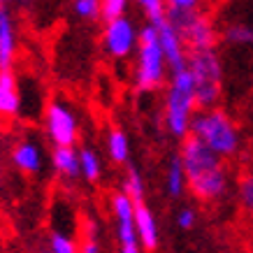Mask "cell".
Listing matches in <instances>:
<instances>
[{
  "mask_svg": "<svg viewBox=\"0 0 253 253\" xmlns=\"http://www.w3.org/2000/svg\"><path fill=\"white\" fill-rule=\"evenodd\" d=\"M179 158L184 163L186 188L200 205H221L223 200L230 198V165L209 151L200 139L188 135L179 146Z\"/></svg>",
  "mask_w": 253,
  "mask_h": 253,
  "instance_id": "obj_1",
  "label": "cell"
},
{
  "mask_svg": "<svg viewBox=\"0 0 253 253\" xmlns=\"http://www.w3.org/2000/svg\"><path fill=\"white\" fill-rule=\"evenodd\" d=\"M191 135L225 163L237 161L246 144L239 121L223 105L211 109H198L191 123Z\"/></svg>",
  "mask_w": 253,
  "mask_h": 253,
  "instance_id": "obj_2",
  "label": "cell"
},
{
  "mask_svg": "<svg viewBox=\"0 0 253 253\" xmlns=\"http://www.w3.org/2000/svg\"><path fill=\"white\" fill-rule=\"evenodd\" d=\"M195 112H198V102H195V88H193L188 68L169 72L161 107L165 132L176 142H184L191 135V123Z\"/></svg>",
  "mask_w": 253,
  "mask_h": 253,
  "instance_id": "obj_3",
  "label": "cell"
},
{
  "mask_svg": "<svg viewBox=\"0 0 253 253\" xmlns=\"http://www.w3.org/2000/svg\"><path fill=\"white\" fill-rule=\"evenodd\" d=\"M169 68L163 56L158 31L151 23H144L139 28V42L135 51V65H132V86L137 93H156L168 86Z\"/></svg>",
  "mask_w": 253,
  "mask_h": 253,
  "instance_id": "obj_4",
  "label": "cell"
},
{
  "mask_svg": "<svg viewBox=\"0 0 253 253\" xmlns=\"http://www.w3.org/2000/svg\"><path fill=\"white\" fill-rule=\"evenodd\" d=\"M188 72L195 88V102L198 109L221 107L225 95V65L218 49L207 51H193L188 54Z\"/></svg>",
  "mask_w": 253,
  "mask_h": 253,
  "instance_id": "obj_5",
  "label": "cell"
},
{
  "mask_svg": "<svg viewBox=\"0 0 253 253\" xmlns=\"http://www.w3.org/2000/svg\"><path fill=\"white\" fill-rule=\"evenodd\" d=\"M168 19L172 21L176 33L181 35L188 54L216 49L218 42H221L218 26H216L214 19H211L207 12H202V9H195V12H168Z\"/></svg>",
  "mask_w": 253,
  "mask_h": 253,
  "instance_id": "obj_6",
  "label": "cell"
},
{
  "mask_svg": "<svg viewBox=\"0 0 253 253\" xmlns=\"http://www.w3.org/2000/svg\"><path fill=\"white\" fill-rule=\"evenodd\" d=\"M42 126H44L46 139L54 146H77L82 121L75 105L63 98H51L42 112Z\"/></svg>",
  "mask_w": 253,
  "mask_h": 253,
  "instance_id": "obj_7",
  "label": "cell"
},
{
  "mask_svg": "<svg viewBox=\"0 0 253 253\" xmlns=\"http://www.w3.org/2000/svg\"><path fill=\"white\" fill-rule=\"evenodd\" d=\"M137 42H139V28L128 14L121 16V19H114V21L102 23L100 49H102V54L107 56L109 61L123 63L135 58Z\"/></svg>",
  "mask_w": 253,
  "mask_h": 253,
  "instance_id": "obj_8",
  "label": "cell"
},
{
  "mask_svg": "<svg viewBox=\"0 0 253 253\" xmlns=\"http://www.w3.org/2000/svg\"><path fill=\"white\" fill-rule=\"evenodd\" d=\"M109 211L114 216V232L119 246L139 244L135 232V200L119 188L109 195Z\"/></svg>",
  "mask_w": 253,
  "mask_h": 253,
  "instance_id": "obj_9",
  "label": "cell"
},
{
  "mask_svg": "<svg viewBox=\"0 0 253 253\" xmlns=\"http://www.w3.org/2000/svg\"><path fill=\"white\" fill-rule=\"evenodd\" d=\"M9 163L12 168L23 176H38L44 169V151L35 137L16 139L9 149Z\"/></svg>",
  "mask_w": 253,
  "mask_h": 253,
  "instance_id": "obj_10",
  "label": "cell"
},
{
  "mask_svg": "<svg viewBox=\"0 0 253 253\" xmlns=\"http://www.w3.org/2000/svg\"><path fill=\"white\" fill-rule=\"evenodd\" d=\"M156 31H158V42H161L163 56H165V63H168L169 72L184 70L188 65V49H186L181 35L172 26V21L165 19V21L156 23Z\"/></svg>",
  "mask_w": 253,
  "mask_h": 253,
  "instance_id": "obj_11",
  "label": "cell"
},
{
  "mask_svg": "<svg viewBox=\"0 0 253 253\" xmlns=\"http://www.w3.org/2000/svg\"><path fill=\"white\" fill-rule=\"evenodd\" d=\"M135 232L144 253H156L161 249V228L154 209L144 202H135Z\"/></svg>",
  "mask_w": 253,
  "mask_h": 253,
  "instance_id": "obj_12",
  "label": "cell"
},
{
  "mask_svg": "<svg viewBox=\"0 0 253 253\" xmlns=\"http://www.w3.org/2000/svg\"><path fill=\"white\" fill-rule=\"evenodd\" d=\"M21 105L23 98L16 72L12 68L0 70V119H16Z\"/></svg>",
  "mask_w": 253,
  "mask_h": 253,
  "instance_id": "obj_13",
  "label": "cell"
},
{
  "mask_svg": "<svg viewBox=\"0 0 253 253\" xmlns=\"http://www.w3.org/2000/svg\"><path fill=\"white\" fill-rule=\"evenodd\" d=\"M19 54V31L9 9H0V70L14 65Z\"/></svg>",
  "mask_w": 253,
  "mask_h": 253,
  "instance_id": "obj_14",
  "label": "cell"
},
{
  "mask_svg": "<svg viewBox=\"0 0 253 253\" xmlns=\"http://www.w3.org/2000/svg\"><path fill=\"white\" fill-rule=\"evenodd\" d=\"M221 42L232 46V49H253V16H232L223 23L221 28Z\"/></svg>",
  "mask_w": 253,
  "mask_h": 253,
  "instance_id": "obj_15",
  "label": "cell"
},
{
  "mask_svg": "<svg viewBox=\"0 0 253 253\" xmlns=\"http://www.w3.org/2000/svg\"><path fill=\"white\" fill-rule=\"evenodd\" d=\"M105 154H107L109 163L112 165H119V168H128L130 165V137L123 128H109L107 135H105Z\"/></svg>",
  "mask_w": 253,
  "mask_h": 253,
  "instance_id": "obj_16",
  "label": "cell"
},
{
  "mask_svg": "<svg viewBox=\"0 0 253 253\" xmlns=\"http://www.w3.org/2000/svg\"><path fill=\"white\" fill-rule=\"evenodd\" d=\"M51 168L63 181L79 179V151L77 146H54L51 151Z\"/></svg>",
  "mask_w": 253,
  "mask_h": 253,
  "instance_id": "obj_17",
  "label": "cell"
},
{
  "mask_svg": "<svg viewBox=\"0 0 253 253\" xmlns=\"http://www.w3.org/2000/svg\"><path fill=\"white\" fill-rule=\"evenodd\" d=\"M79 151V179L88 186H95L102 181V172H105V165H102V156L95 146H77Z\"/></svg>",
  "mask_w": 253,
  "mask_h": 253,
  "instance_id": "obj_18",
  "label": "cell"
},
{
  "mask_svg": "<svg viewBox=\"0 0 253 253\" xmlns=\"http://www.w3.org/2000/svg\"><path fill=\"white\" fill-rule=\"evenodd\" d=\"M165 193H168L169 200H181L184 193H188V188H186L184 163H181L179 154L169 156V161L165 163Z\"/></svg>",
  "mask_w": 253,
  "mask_h": 253,
  "instance_id": "obj_19",
  "label": "cell"
},
{
  "mask_svg": "<svg viewBox=\"0 0 253 253\" xmlns=\"http://www.w3.org/2000/svg\"><path fill=\"white\" fill-rule=\"evenodd\" d=\"M235 200L239 211L253 221V169H244L235 181Z\"/></svg>",
  "mask_w": 253,
  "mask_h": 253,
  "instance_id": "obj_20",
  "label": "cell"
},
{
  "mask_svg": "<svg viewBox=\"0 0 253 253\" xmlns=\"http://www.w3.org/2000/svg\"><path fill=\"white\" fill-rule=\"evenodd\" d=\"M46 249L51 253H79V239L75 237V232L54 228L46 237Z\"/></svg>",
  "mask_w": 253,
  "mask_h": 253,
  "instance_id": "obj_21",
  "label": "cell"
},
{
  "mask_svg": "<svg viewBox=\"0 0 253 253\" xmlns=\"http://www.w3.org/2000/svg\"><path fill=\"white\" fill-rule=\"evenodd\" d=\"M121 191L126 195H130L135 202H144V195H146V181L142 172H139L135 165H128L126 172H123V184H121Z\"/></svg>",
  "mask_w": 253,
  "mask_h": 253,
  "instance_id": "obj_22",
  "label": "cell"
},
{
  "mask_svg": "<svg viewBox=\"0 0 253 253\" xmlns=\"http://www.w3.org/2000/svg\"><path fill=\"white\" fill-rule=\"evenodd\" d=\"M79 253H102V244H100V228L95 218L86 216L84 228H82V239H79Z\"/></svg>",
  "mask_w": 253,
  "mask_h": 253,
  "instance_id": "obj_23",
  "label": "cell"
},
{
  "mask_svg": "<svg viewBox=\"0 0 253 253\" xmlns=\"http://www.w3.org/2000/svg\"><path fill=\"white\" fill-rule=\"evenodd\" d=\"M135 5H137L139 14L144 16L146 23H151V26H156V23H161L168 19V2L165 0H135Z\"/></svg>",
  "mask_w": 253,
  "mask_h": 253,
  "instance_id": "obj_24",
  "label": "cell"
},
{
  "mask_svg": "<svg viewBox=\"0 0 253 253\" xmlns=\"http://www.w3.org/2000/svg\"><path fill=\"white\" fill-rule=\"evenodd\" d=\"M128 5H130V0H100V19H102V23L126 16L128 14Z\"/></svg>",
  "mask_w": 253,
  "mask_h": 253,
  "instance_id": "obj_25",
  "label": "cell"
},
{
  "mask_svg": "<svg viewBox=\"0 0 253 253\" xmlns=\"http://www.w3.org/2000/svg\"><path fill=\"white\" fill-rule=\"evenodd\" d=\"M72 12L82 21L100 19V0H72Z\"/></svg>",
  "mask_w": 253,
  "mask_h": 253,
  "instance_id": "obj_26",
  "label": "cell"
},
{
  "mask_svg": "<svg viewBox=\"0 0 253 253\" xmlns=\"http://www.w3.org/2000/svg\"><path fill=\"white\" fill-rule=\"evenodd\" d=\"M198 209L191 207V205H181L176 209V228L184 232H191L195 225H198Z\"/></svg>",
  "mask_w": 253,
  "mask_h": 253,
  "instance_id": "obj_27",
  "label": "cell"
},
{
  "mask_svg": "<svg viewBox=\"0 0 253 253\" xmlns=\"http://www.w3.org/2000/svg\"><path fill=\"white\" fill-rule=\"evenodd\" d=\"M169 12H195L200 9L202 0H165Z\"/></svg>",
  "mask_w": 253,
  "mask_h": 253,
  "instance_id": "obj_28",
  "label": "cell"
},
{
  "mask_svg": "<svg viewBox=\"0 0 253 253\" xmlns=\"http://www.w3.org/2000/svg\"><path fill=\"white\" fill-rule=\"evenodd\" d=\"M119 253H144V249L139 244H126V246H119Z\"/></svg>",
  "mask_w": 253,
  "mask_h": 253,
  "instance_id": "obj_29",
  "label": "cell"
},
{
  "mask_svg": "<svg viewBox=\"0 0 253 253\" xmlns=\"http://www.w3.org/2000/svg\"><path fill=\"white\" fill-rule=\"evenodd\" d=\"M9 2H12V0H0V9H7Z\"/></svg>",
  "mask_w": 253,
  "mask_h": 253,
  "instance_id": "obj_30",
  "label": "cell"
},
{
  "mask_svg": "<svg viewBox=\"0 0 253 253\" xmlns=\"http://www.w3.org/2000/svg\"><path fill=\"white\" fill-rule=\"evenodd\" d=\"M33 253H51L49 249H38V251H33Z\"/></svg>",
  "mask_w": 253,
  "mask_h": 253,
  "instance_id": "obj_31",
  "label": "cell"
},
{
  "mask_svg": "<svg viewBox=\"0 0 253 253\" xmlns=\"http://www.w3.org/2000/svg\"><path fill=\"white\" fill-rule=\"evenodd\" d=\"M0 176H2V168H0Z\"/></svg>",
  "mask_w": 253,
  "mask_h": 253,
  "instance_id": "obj_32",
  "label": "cell"
}]
</instances>
